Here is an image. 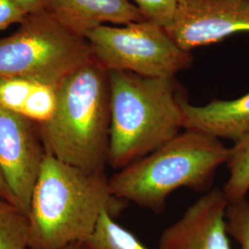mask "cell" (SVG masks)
Returning <instances> with one entry per match:
<instances>
[{"label": "cell", "mask_w": 249, "mask_h": 249, "mask_svg": "<svg viewBox=\"0 0 249 249\" xmlns=\"http://www.w3.org/2000/svg\"><path fill=\"white\" fill-rule=\"evenodd\" d=\"M45 151L77 168L106 173L111 125L109 72L93 58L56 87L52 118L38 124Z\"/></svg>", "instance_id": "7a4b0ae2"}, {"label": "cell", "mask_w": 249, "mask_h": 249, "mask_svg": "<svg viewBox=\"0 0 249 249\" xmlns=\"http://www.w3.org/2000/svg\"><path fill=\"white\" fill-rule=\"evenodd\" d=\"M81 246L83 249H148L108 212L101 215L94 231Z\"/></svg>", "instance_id": "7c38bea8"}, {"label": "cell", "mask_w": 249, "mask_h": 249, "mask_svg": "<svg viewBox=\"0 0 249 249\" xmlns=\"http://www.w3.org/2000/svg\"><path fill=\"white\" fill-rule=\"evenodd\" d=\"M109 72L111 125L108 164L120 170L169 142L185 129L184 90L175 78Z\"/></svg>", "instance_id": "3957f363"}, {"label": "cell", "mask_w": 249, "mask_h": 249, "mask_svg": "<svg viewBox=\"0 0 249 249\" xmlns=\"http://www.w3.org/2000/svg\"><path fill=\"white\" fill-rule=\"evenodd\" d=\"M39 139L32 121L0 107V171L26 215L45 155Z\"/></svg>", "instance_id": "ba28073f"}, {"label": "cell", "mask_w": 249, "mask_h": 249, "mask_svg": "<svg viewBox=\"0 0 249 249\" xmlns=\"http://www.w3.org/2000/svg\"><path fill=\"white\" fill-rule=\"evenodd\" d=\"M226 165L229 177L223 190L229 203L246 199L249 194V134L230 147Z\"/></svg>", "instance_id": "4fadbf2b"}, {"label": "cell", "mask_w": 249, "mask_h": 249, "mask_svg": "<svg viewBox=\"0 0 249 249\" xmlns=\"http://www.w3.org/2000/svg\"><path fill=\"white\" fill-rule=\"evenodd\" d=\"M6 203H10V202H9L4 196L0 194V205L6 204ZM11 204H12V203H11Z\"/></svg>", "instance_id": "603a6c76"}, {"label": "cell", "mask_w": 249, "mask_h": 249, "mask_svg": "<svg viewBox=\"0 0 249 249\" xmlns=\"http://www.w3.org/2000/svg\"><path fill=\"white\" fill-rule=\"evenodd\" d=\"M226 220L229 236L239 244L241 249H249V200L229 203Z\"/></svg>", "instance_id": "e0dca14e"}, {"label": "cell", "mask_w": 249, "mask_h": 249, "mask_svg": "<svg viewBox=\"0 0 249 249\" xmlns=\"http://www.w3.org/2000/svg\"><path fill=\"white\" fill-rule=\"evenodd\" d=\"M223 189L209 190L161 232L159 249H231Z\"/></svg>", "instance_id": "9c48e42d"}, {"label": "cell", "mask_w": 249, "mask_h": 249, "mask_svg": "<svg viewBox=\"0 0 249 249\" xmlns=\"http://www.w3.org/2000/svg\"><path fill=\"white\" fill-rule=\"evenodd\" d=\"M27 16L11 0H0V32L13 23H21Z\"/></svg>", "instance_id": "d6986e66"}, {"label": "cell", "mask_w": 249, "mask_h": 249, "mask_svg": "<svg viewBox=\"0 0 249 249\" xmlns=\"http://www.w3.org/2000/svg\"><path fill=\"white\" fill-rule=\"evenodd\" d=\"M230 153L221 140L185 129L156 151L108 178L114 196L160 214L179 188L208 192L215 174Z\"/></svg>", "instance_id": "277c9868"}, {"label": "cell", "mask_w": 249, "mask_h": 249, "mask_svg": "<svg viewBox=\"0 0 249 249\" xmlns=\"http://www.w3.org/2000/svg\"><path fill=\"white\" fill-rule=\"evenodd\" d=\"M85 38L93 57L107 71L175 78L194 62L193 54L181 49L163 27L147 20L122 26L103 25Z\"/></svg>", "instance_id": "8992f818"}, {"label": "cell", "mask_w": 249, "mask_h": 249, "mask_svg": "<svg viewBox=\"0 0 249 249\" xmlns=\"http://www.w3.org/2000/svg\"><path fill=\"white\" fill-rule=\"evenodd\" d=\"M56 107V87L53 85L36 82L21 116L33 123L45 124L53 116Z\"/></svg>", "instance_id": "9a60e30c"}, {"label": "cell", "mask_w": 249, "mask_h": 249, "mask_svg": "<svg viewBox=\"0 0 249 249\" xmlns=\"http://www.w3.org/2000/svg\"><path fill=\"white\" fill-rule=\"evenodd\" d=\"M164 29L190 53L237 34H249V0H178L172 22Z\"/></svg>", "instance_id": "52a82bcc"}, {"label": "cell", "mask_w": 249, "mask_h": 249, "mask_svg": "<svg viewBox=\"0 0 249 249\" xmlns=\"http://www.w3.org/2000/svg\"><path fill=\"white\" fill-rule=\"evenodd\" d=\"M184 127L219 140L238 142L249 134V92L233 100L214 99L204 106L182 102Z\"/></svg>", "instance_id": "8fae6325"}, {"label": "cell", "mask_w": 249, "mask_h": 249, "mask_svg": "<svg viewBox=\"0 0 249 249\" xmlns=\"http://www.w3.org/2000/svg\"><path fill=\"white\" fill-rule=\"evenodd\" d=\"M46 11L72 34L83 38L106 23L126 25L145 20L129 0H48Z\"/></svg>", "instance_id": "30bf717a"}, {"label": "cell", "mask_w": 249, "mask_h": 249, "mask_svg": "<svg viewBox=\"0 0 249 249\" xmlns=\"http://www.w3.org/2000/svg\"><path fill=\"white\" fill-rule=\"evenodd\" d=\"M27 15L45 11L48 0H11Z\"/></svg>", "instance_id": "ffe728a7"}, {"label": "cell", "mask_w": 249, "mask_h": 249, "mask_svg": "<svg viewBox=\"0 0 249 249\" xmlns=\"http://www.w3.org/2000/svg\"><path fill=\"white\" fill-rule=\"evenodd\" d=\"M93 58L88 41L67 30L46 10L28 15L13 35L0 39V77L57 87Z\"/></svg>", "instance_id": "5b68a950"}, {"label": "cell", "mask_w": 249, "mask_h": 249, "mask_svg": "<svg viewBox=\"0 0 249 249\" xmlns=\"http://www.w3.org/2000/svg\"><path fill=\"white\" fill-rule=\"evenodd\" d=\"M106 173H89L45 151L27 218L31 249H63L82 243L101 215L115 219L127 202L114 196Z\"/></svg>", "instance_id": "6da1fadb"}, {"label": "cell", "mask_w": 249, "mask_h": 249, "mask_svg": "<svg viewBox=\"0 0 249 249\" xmlns=\"http://www.w3.org/2000/svg\"><path fill=\"white\" fill-rule=\"evenodd\" d=\"M63 249H83V248L81 246V243H76V244L70 245L69 247H67V248Z\"/></svg>", "instance_id": "7402d4cb"}, {"label": "cell", "mask_w": 249, "mask_h": 249, "mask_svg": "<svg viewBox=\"0 0 249 249\" xmlns=\"http://www.w3.org/2000/svg\"><path fill=\"white\" fill-rule=\"evenodd\" d=\"M35 83L19 77H0V107L21 115Z\"/></svg>", "instance_id": "2e32d148"}, {"label": "cell", "mask_w": 249, "mask_h": 249, "mask_svg": "<svg viewBox=\"0 0 249 249\" xmlns=\"http://www.w3.org/2000/svg\"><path fill=\"white\" fill-rule=\"evenodd\" d=\"M0 194L4 196L9 202L15 205V206H17L16 201H15V198H14L13 195L11 194V192H10V190H9V186H8V184L6 183L5 178L3 177L1 171H0ZM17 207H18V206H17Z\"/></svg>", "instance_id": "44dd1931"}, {"label": "cell", "mask_w": 249, "mask_h": 249, "mask_svg": "<svg viewBox=\"0 0 249 249\" xmlns=\"http://www.w3.org/2000/svg\"><path fill=\"white\" fill-rule=\"evenodd\" d=\"M0 249H31L27 215L11 203L0 205Z\"/></svg>", "instance_id": "5bb4252c"}, {"label": "cell", "mask_w": 249, "mask_h": 249, "mask_svg": "<svg viewBox=\"0 0 249 249\" xmlns=\"http://www.w3.org/2000/svg\"><path fill=\"white\" fill-rule=\"evenodd\" d=\"M133 1L143 18L158 26H168L174 18L178 0H129Z\"/></svg>", "instance_id": "ac0fdd59"}]
</instances>
